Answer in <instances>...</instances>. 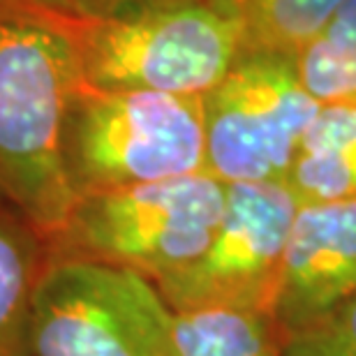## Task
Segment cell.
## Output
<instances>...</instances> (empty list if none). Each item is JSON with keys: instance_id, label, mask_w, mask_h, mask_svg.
Instances as JSON below:
<instances>
[{"instance_id": "cell-8", "label": "cell", "mask_w": 356, "mask_h": 356, "mask_svg": "<svg viewBox=\"0 0 356 356\" xmlns=\"http://www.w3.org/2000/svg\"><path fill=\"white\" fill-rule=\"evenodd\" d=\"M356 291V199L298 206L270 317L282 340L310 329Z\"/></svg>"}, {"instance_id": "cell-9", "label": "cell", "mask_w": 356, "mask_h": 356, "mask_svg": "<svg viewBox=\"0 0 356 356\" xmlns=\"http://www.w3.org/2000/svg\"><path fill=\"white\" fill-rule=\"evenodd\" d=\"M284 183L301 206L356 199V106L322 104Z\"/></svg>"}, {"instance_id": "cell-2", "label": "cell", "mask_w": 356, "mask_h": 356, "mask_svg": "<svg viewBox=\"0 0 356 356\" xmlns=\"http://www.w3.org/2000/svg\"><path fill=\"white\" fill-rule=\"evenodd\" d=\"M63 169L74 202L204 174V97L79 86L63 127Z\"/></svg>"}, {"instance_id": "cell-11", "label": "cell", "mask_w": 356, "mask_h": 356, "mask_svg": "<svg viewBox=\"0 0 356 356\" xmlns=\"http://www.w3.org/2000/svg\"><path fill=\"white\" fill-rule=\"evenodd\" d=\"M178 356H284L268 312L199 308L174 312Z\"/></svg>"}, {"instance_id": "cell-1", "label": "cell", "mask_w": 356, "mask_h": 356, "mask_svg": "<svg viewBox=\"0 0 356 356\" xmlns=\"http://www.w3.org/2000/svg\"><path fill=\"white\" fill-rule=\"evenodd\" d=\"M79 86L72 14L49 0H0V204L47 241L74 206L63 127Z\"/></svg>"}, {"instance_id": "cell-5", "label": "cell", "mask_w": 356, "mask_h": 356, "mask_svg": "<svg viewBox=\"0 0 356 356\" xmlns=\"http://www.w3.org/2000/svg\"><path fill=\"white\" fill-rule=\"evenodd\" d=\"M28 356H178L174 310L130 268L49 257L26 326Z\"/></svg>"}, {"instance_id": "cell-6", "label": "cell", "mask_w": 356, "mask_h": 356, "mask_svg": "<svg viewBox=\"0 0 356 356\" xmlns=\"http://www.w3.org/2000/svg\"><path fill=\"white\" fill-rule=\"evenodd\" d=\"M319 109L294 58L243 56L204 97L206 172L225 185L284 181Z\"/></svg>"}, {"instance_id": "cell-15", "label": "cell", "mask_w": 356, "mask_h": 356, "mask_svg": "<svg viewBox=\"0 0 356 356\" xmlns=\"http://www.w3.org/2000/svg\"><path fill=\"white\" fill-rule=\"evenodd\" d=\"M49 3H54L56 7L81 19L116 21L169 10V7L178 5L199 3V0H49Z\"/></svg>"}, {"instance_id": "cell-13", "label": "cell", "mask_w": 356, "mask_h": 356, "mask_svg": "<svg viewBox=\"0 0 356 356\" xmlns=\"http://www.w3.org/2000/svg\"><path fill=\"white\" fill-rule=\"evenodd\" d=\"M294 65L319 104L356 106V0L336 14L322 38L296 56Z\"/></svg>"}, {"instance_id": "cell-14", "label": "cell", "mask_w": 356, "mask_h": 356, "mask_svg": "<svg viewBox=\"0 0 356 356\" xmlns=\"http://www.w3.org/2000/svg\"><path fill=\"white\" fill-rule=\"evenodd\" d=\"M284 356H356V291L310 329L284 340Z\"/></svg>"}, {"instance_id": "cell-16", "label": "cell", "mask_w": 356, "mask_h": 356, "mask_svg": "<svg viewBox=\"0 0 356 356\" xmlns=\"http://www.w3.org/2000/svg\"><path fill=\"white\" fill-rule=\"evenodd\" d=\"M24 356H28V354H24Z\"/></svg>"}, {"instance_id": "cell-4", "label": "cell", "mask_w": 356, "mask_h": 356, "mask_svg": "<svg viewBox=\"0 0 356 356\" xmlns=\"http://www.w3.org/2000/svg\"><path fill=\"white\" fill-rule=\"evenodd\" d=\"M209 172L79 197L49 241L51 257L130 268L158 282L202 257L225 211Z\"/></svg>"}, {"instance_id": "cell-10", "label": "cell", "mask_w": 356, "mask_h": 356, "mask_svg": "<svg viewBox=\"0 0 356 356\" xmlns=\"http://www.w3.org/2000/svg\"><path fill=\"white\" fill-rule=\"evenodd\" d=\"M49 257L44 234L0 204V356L26 354L33 294Z\"/></svg>"}, {"instance_id": "cell-12", "label": "cell", "mask_w": 356, "mask_h": 356, "mask_svg": "<svg viewBox=\"0 0 356 356\" xmlns=\"http://www.w3.org/2000/svg\"><path fill=\"white\" fill-rule=\"evenodd\" d=\"M350 0H234L245 56L296 58L331 26Z\"/></svg>"}, {"instance_id": "cell-3", "label": "cell", "mask_w": 356, "mask_h": 356, "mask_svg": "<svg viewBox=\"0 0 356 356\" xmlns=\"http://www.w3.org/2000/svg\"><path fill=\"white\" fill-rule=\"evenodd\" d=\"M81 86L206 97L245 56L234 0H199L132 19L72 14Z\"/></svg>"}, {"instance_id": "cell-7", "label": "cell", "mask_w": 356, "mask_h": 356, "mask_svg": "<svg viewBox=\"0 0 356 356\" xmlns=\"http://www.w3.org/2000/svg\"><path fill=\"white\" fill-rule=\"evenodd\" d=\"M298 206L284 181L227 183L225 211L206 252L155 287L174 312L234 308L270 315Z\"/></svg>"}]
</instances>
